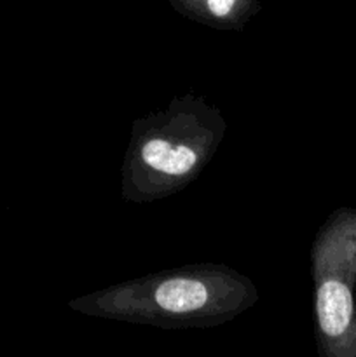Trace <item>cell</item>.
<instances>
[{"mask_svg": "<svg viewBox=\"0 0 356 357\" xmlns=\"http://www.w3.org/2000/svg\"><path fill=\"white\" fill-rule=\"evenodd\" d=\"M171 145L164 139H150L142 150V157L149 166H152L154 169L163 171L164 160H166L168 153H170Z\"/></svg>", "mask_w": 356, "mask_h": 357, "instance_id": "3957f363", "label": "cell"}, {"mask_svg": "<svg viewBox=\"0 0 356 357\" xmlns=\"http://www.w3.org/2000/svg\"><path fill=\"white\" fill-rule=\"evenodd\" d=\"M194 164L195 153L188 146H178V149H171L170 153H168L166 160H164L163 173L180 176V174H185L187 171H191Z\"/></svg>", "mask_w": 356, "mask_h": 357, "instance_id": "7a4b0ae2", "label": "cell"}, {"mask_svg": "<svg viewBox=\"0 0 356 357\" xmlns=\"http://www.w3.org/2000/svg\"><path fill=\"white\" fill-rule=\"evenodd\" d=\"M154 300L163 312L185 316L201 310L208 303V289L195 279H170L156 289Z\"/></svg>", "mask_w": 356, "mask_h": 357, "instance_id": "6da1fadb", "label": "cell"}]
</instances>
